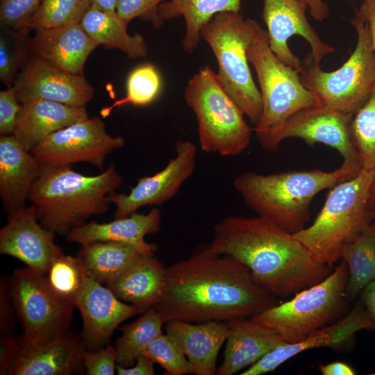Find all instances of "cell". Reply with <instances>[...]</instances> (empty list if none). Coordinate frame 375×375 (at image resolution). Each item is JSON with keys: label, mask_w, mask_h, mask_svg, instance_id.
Masks as SVG:
<instances>
[{"label": "cell", "mask_w": 375, "mask_h": 375, "mask_svg": "<svg viewBox=\"0 0 375 375\" xmlns=\"http://www.w3.org/2000/svg\"><path fill=\"white\" fill-rule=\"evenodd\" d=\"M122 184L114 164L94 176L83 175L70 166H42L28 201L44 228L67 235L92 215L106 212L111 203L110 194Z\"/></svg>", "instance_id": "cell-4"}, {"label": "cell", "mask_w": 375, "mask_h": 375, "mask_svg": "<svg viewBox=\"0 0 375 375\" xmlns=\"http://www.w3.org/2000/svg\"><path fill=\"white\" fill-rule=\"evenodd\" d=\"M21 103L17 99L13 87L0 92V134L13 135Z\"/></svg>", "instance_id": "cell-43"}, {"label": "cell", "mask_w": 375, "mask_h": 375, "mask_svg": "<svg viewBox=\"0 0 375 375\" xmlns=\"http://www.w3.org/2000/svg\"><path fill=\"white\" fill-rule=\"evenodd\" d=\"M85 276L84 267L78 256L63 253L53 262L47 278L52 289L76 307Z\"/></svg>", "instance_id": "cell-37"}, {"label": "cell", "mask_w": 375, "mask_h": 375, "mask_svg": "<svg viewBox=\"0 0 375 375\" xmlns=\"http://www.w3.org/2000/svg\"><path fill=\"white\" fill-rule=\"evenodd\" d=\"M90 6V0H42L26 28L31 31L80 24Z\"/></svg>", "instance_id": "cell-34"}, {"label": "cell", "mask_w": 375, "mask_h": 375, "mask_svg": "<svg viewBox=\"0 0 375 375\" xmlns=\"http://www.w3.org/2000/svg\"><path fill=\"white\" fill-rule=\"evenodd\" d=\"M375 170L361 169L331 188L312 224L293 234L317 262L333 269L342 248L374 219L368 201Z\"/></svg>", "instance_id": "cell-5"}, {"label": "cell", "mask_w": 375, "mask_h": 375, "mask_svg": "<svg viewBox=\"0 0 375 375\" xmlns=\"http://www.w3.org/2000/svg\"><path fill=\"white\" fill-rule=\"evenodd\" d=\"M17 315L12 300L9 277L0 278V340L16 338L14 331Z\"/></svg>", "instance_id": "cell-42"}, {"label": "cell", "mask_w": 375, "mask_h": 375, "mask_svg": "<svg viewBox=\"0 0 375 375\" xmlns=\"http://www.w3.org/2000/svg\"><path fill=\"white\" fill-rule=\"evenodd\" d=\"M99 45L81 24L35 30L30 53L69 73L83 76L85 62Z\"/></svg>", "instance_id": "cell-21"}, {"label": "cell", "mask_w": 375, "mask_h": 375, "mask_svg": "<svg viewBox=\"0 0 375 375\" xmlns=\"http://www.w3.org/2000/svg\"><path fill=\"white\" fill-rule=\"evenodd\" d=\"M353 115L322 105H314L294 113L278 128L258 138L266 151H275L288 138H299L308 145L324 144L335 149L343 162L362 169L354 145L351 123Z\"/></svg>", "instance_id": "cell-12"}, {"label": "cell", "mask_w": 375, "mask_h": 375, "mask_svg": "<svg viewBox=\"0 0 375 375\" xmlns=\"http://www.w3.org/2000/svg\"><path fill=\"white\" fill-rule=\"evenodd\" d=\"M85 349L81 335L70 330L38 345H21L17 340L7 375L83 374Z\"/></svg>", "instance_id": "cell-20"}, {"label": "cell", "mask_w": 375, "mask_h": 375, "mask_svg": "<svg viewBox=\"0 0 375 375\" xmlns=\"http://www.w3.org/2000/svg\"><path fill=\"white\" fill-rule=\"evenodd\" d=\"M367 22L375 57V1L364 0L358 11Z\"/></svg>", "instance_id": "cell-45"}, {"label": "cell", "mask_w": 375, "mask_h": 375, "mask_svg": "<svg viewBox=\"0 0 375 375\" xmlns=\"http://www.w3.org/2000/svg\"><path fill=\"white\" fill-rule=\"evenodd\" d=\"M124 144V138L110 135L103 120L94 116L53 133L31 153L42 166L88 162L103 171L107 156Z\"/></svg>", "instance_id": "cell-13"}, {"label": "cell", "mask_w": 375, "mask_h": 375, "mask_svg": "<svg viewBox=\"0 0 375 375\" xmlns=\"http://www.w3.org/2000/svg\"><path fill=\"white\" fill-rule=\"evenodd\" d=\"M166 333L185 355L190 373L214 375L219 351L226 340L227 322L192 323L181 320L165 322Z\"/></svg>", "instance_id": "cell-22"}, {"label": "cell", "mask_w": 375, "mask_h": 375, "mask_svg": "<svg viewBox=\"0 0 375 375\" xmlns=\"http://www.w3.org/2000/svg\"><path fill=\"white\" fill-rule=\"evenodd\" d=\"M144 254L131 244L109 241L83 244L77 256L86 275L106 285L116 279Z\"/></svg>", "instance_id": "cell-30"}, {"label": "cell", "mask_w": 375, "mask_h": 375, "mask_svg": "<svg viewBox=\"0 0 375 375\" xmlns=\"http://www.w3.org/2000/svg\"><path fill=\"white\" fill-rule=\"evenodd\" d=\"M42 165L13 135L0 138V197L8 216L26 206Z\"/></svg>", "instance_id": "cell-23"}, {"label": "cell", "mask_w": 375, "mask_h": 375, "mask_svg": "<svg viewBox=\"0 0 375 375\" xmlns=\"http://www.w3.org/2000/svg\"><path fill=\"white\" fill-rule=\"evenodd\" d=\"M247 56L255 69L262 99V115L253 129L257 139L301 109L317 105L315 95L302 83L299 72L272 52L267 31L256 20Z\"/></svg>", "instance_id": "cell-10"}, {"label": "cell", "mask_w": 375, "mask_h": 375, "mask_svg": "<svg viewBox=\"0 0 375 375\" xmlns=\"http://www.w3.org/2000/svg\"><path fill=\"white\" fill-rule=\"evenodd\" d=\"M209 246L246 265L256 283L278 298L319 283L333 270L315 260L293 234L260 217L224 218L214 226Z\"/></svg>", "instance_id": "cell-2"}, {"label": "cell", "mask_w": 375, "mask_h": 375, "mask_svg": "<svg viewBox=\"0 0 375 375\" xmlns=\"http://www.w3.org/2000/svg\"><path fill=\"white\" fill-rule=\"evenodd\" d=\"M126 88V94L124 98L101 110L100 114L103 117L108 116L116 107L128 104L146 106L154 101L162 90L161 76L154 65L145 64L129 74Z\"/></svg>", "instance_id": "cell-33"}, {"label": "cell", "mask_w": 375, "mask_h": 375, "mask_svg": "<svg viewBox=\"0 0 375 375\" xmlns=\"http://www.w3.org/2000/svg\"><path fill=\"white\" fill-rule=\"evenodd\" d=\"M319 370L323 375H354L356 374L350 365L340 361L322 365L319 367Z\"/></svg>", "instance_id": "cell-46"}, {"label": "cell", "mask_w": 375, "mask_h": 375, "mask_svg": "<svg viewBox=\"0 0 375 375\" xmlns=\"http://www.w3.org/2000/svg\"><path fill=\"white\" fill-rule=\"evenodd\" d=\"M76 307L83 319L80 335L85 349L90 351L103 348L120 323L139 313L136 307L125 303L108 288L87 275Z\"/></svg>", "instance_id": "cell-19"}, {"label": "cell", "mask_w": 375, "mask_h": 375, "mask_svg": "<svg viewBox=\"0 0 375 375\" xmlns=\"http://www.w3.org/2000/svg\"><path fill=\"white\" fill-rule=\"evenodd\" d=\"M135 365L131 367H124L117 365L116 372L118 375H153L155 362L146 355L140 356Z\"/></svg>", "instance_id": "cell-44"}, {"label": "cell", "mask_w": 375, "mask_h": 375, "mask_svg": "<svg viewBox=\"0 0 375 375\" xmlns=\"http://www.w3.org/2000/svg\"><path fill=\"white\" fill-rule=\"evenodd\" d=\"M348 276L342 260L319 283L250 318L276 331L286 343L298 342L344 315Z\"/></svg>", "instance_id": "cell-9"}, {"label": "cell", "mask_w": 375, "mask_h": 375, "mask_svg": "<svg viewBox=\"0 0 375 375\" xmlns=\"http://www.w3.org/2000/svg\"><path fill=\"white\" fill-rule=\"evenodd\" d=\"M117 351L107 346L97 351L85 349L83 353L85 372L88 375H113L116 372Z\"/></svg>", "instance_id": "cell-41"}, {"label": "cell", "mask_w": 375, "mask_h": 375, "mask_svg": "<svg viewBox=\"0 0 375 375\" xmlns=\"http://www.w3.org/2000/svg\"><path fill=\"white\" fill-rule=\"evenodd\" d=\"M92 6L106 12H116L119 0H90Z\"/></svg>", "instance_id": "cell-49"}, {"label": "cell", "mask_w": 375, "mask_h": 375, "mask_svg": "<svg viewBox=\"0 0 375 375\" xmlns=\"http://www.w3.org/2000/svg\"><path fill=\"white\" fill-rule=\"evenodd\" d=\"M175 149L176 156L162 170L139 178L128 194H110L115 218L128 217L144 206H161L178 193L194 172L197 148L190 140H178Z\"/></svg>", "instance_id": "cell-15"}, {"label": "cell", "mask_w": 375, "mask_h": 375, "mask_svg": "<svg viewBox=\"0 0 375 375\" xmlns=\"http://www.w3.org/2000/svg\"><path fill=\"white\" fill-rule=\"evenodd\" d=\"M351 23L357 43L347 61L333 72L322 70L310 58L303 61L302 83L316 97L317 105L354 115L368 99L375 83V57L369 26L357 12Z\"/></svg>", "instance_id": "cell-8"}, {"label": "cell", "mask_w": 375, "mask_h": 375, "mask_svg": "<svg viewBox=\"0 0 375 375\" xmlns=\"http://www.w3.org/2000/svg\"><path fill=\"white\" fill-rule=\"evenodd\" d=\"M166 285V267L153 254H144L114 281L107 283L120 300L142 313L162 298Z\"/></svg>", "instance_id": "cell-27"}, {"label": "cell", "mask_w": 375, "mask_h": 375, "mask_svg": "<svg viewBox=\"0 0 375 375\" xmlns=\"http://www.w3.org/2000/svg\"><path fill=\"white\" fill-rule=\"evenodd\" d=\"M29 31L16 30L1 24L0 79L7 88L13 86L20 69L29 58Z\"/></svg>", "instance_id": "cell-35"}, {"label": "cell", "mask_w": 375, "mask_h": 375, "mask_svg": "<svg viewBox=\"0 0 375 375\" xmlns=\"http://www.w3.org/2000/svg\"><path fill=\"white\" fill-rule=\"evenodd\" d=\"M278 303L246 265L201 244L166 267L165 291L154 306L165 322L201 323L250 318Z\"/></svg>", "instance_id": "cell-1"}, {"label": "cell", "mask_w": 375, "mask_h": 375, "mask_svg": "<svg viewBox=\"0 0 375 375\" xmlns=\"http://www.w3.org/2000/svg\"><path fill=\"white\" fill-rule=\"evenodd\" d=\"M161 221L160 210L153 208L147 214L136 212L108 223L94 220L86 222L72 229L66 238L67 241L81 245L94 242H123L134 246L144 254H153L157 246L146 242L144 237L159 232Z\"/></svg>", "instance_id": "cell-24"}, {"label": "cell", "mask_w": 375, "mask_h": 375, "mask_svg": "<svg viewBox=\"0 0 375 375\" xmlns=\"http://www.w3.org/2000/svg\"><path fill=\"white\" fill-rule=\"evenodd\" d=\"M159 364L167 375H184L190 373L188 359L173 339L163 333L148 346L144 353Z\"/></svg>", "instance_id": "cell-38"}, {"label": "cell", "mask_w": 375, "mask_h": 375, "mask_svg": "<svg viewBox=\"0 0 375 375\" xmlns=\"http://www.w3.org/2000/svg\"><path fill=\"white\" fill-rule=\"evenodd\" d=\"M87 118L85 106L35 100L21 103L13 135L31 151L53 133Z\"/></svg>", "instance_id": "cell-26"}, {"label": "cell", "mask_w": 375, "mask_h": 375, "mask_svg": "<svg viewBox=\"0 0 375 375\" xmlns=\"http://www.w3.org/2000/svg\"><path fill=\"white\" fill-rule=\"evenodd\" d=\"M12 87L21 103L47 100L85 106L94 94L93 88L83 76L69 73L33 56L20 69Z\"/></svg>", "instance_id": "cell-16"}, {"label": "cell", "mask_w": 375, "mask_h": 375, "mask_svg": "<svg viewBox=\"0 0 375 375\" xmlns=\"http://www.w3.org/2000/svg\"><path fill=\"white\" fill-rule=\"evenodd\" d=\"M10 292L23 333L18 343L42 344L69 331L75 307L51 287L47 275L28 267L15 269L9 277Z\"/></svg>", "instance_id": "cell-11"}, {"label": "cell", "mask_w": 375, "mask_h": 375, "mask_svg": "<svg viewBox=\"0 0 375 375\" xmlns=\"http://www.w3.org/2000/svg\"><path fill=\"white\" fill-rule=\"evenodd\" d=\"M361 300L375 322V280L367 284L361 291Z\"/></svg>", "instance_id": "cell-47"}, {"label": "cell", "mask_w": 375, "mask_h": 375, "mask_svg": "<svg viewBox=\"0 0 375 375\" xmlns=\"http://www.w3.org/2000/svg\"><path fill=\"white\" fill-rule=\"evenodd\" d=\"M163 324L165 320L161 315L155 306H151L132 323L123 325L120 328L122 335L115 344L117 351V364L124 367L133 366L149 344L162 333Z\"/></svg>", "instance_id": "cell-32"}, {"label": "cell", "mask_w": 375, "mask_h": 375, "mask_svg": "<svg viewBox=\"0 0 375 375\" xmlns=\"http://www.w3.org/2000/svg\"><path fill=\"white\" fill-rule=\"evenodd\" d=\"M166 0H119L116 12L128 24L135 17L150 21L155 28L160 27L158 8Z\"/></svg>", "instance_id": "cell-40"}, {"label": "cell", "mask_w": 375, "mask_h": 375, "mask_svg": "<svg viewBox=\"0 0 375 375\" xmlns=\"http://www.w3.org/2000/svg\"><path fill=\"white\" fill-rule=\"evenodd\" d=\"M184 99L195 115L201 151L235 156L248 147L251 128L209 65L189 81Z\"/></svg>", "instance_id": "cell-6"}, {"label": "cell", "mask_w": 375, "mask_h": 375, "mask_svg": "<svg viewBox=\"0 0 375 375\" xmlns=\"http://www.w3.org/2000/svg\"><path fill=\"white\" fill-rule=\"evenodd\" d=\"M80 24L99 46L119 49L131 59L147 56L148 47L142 35H130L128 23L116 12L103 11L91 6Z\"/></svg>", "instance_id": "cell-29"}, {"label": "cell", "mask_w": 375, "mask_h": 375, "mask_svg": "<svg viewBox=\"0 0 375 375\" xmlns=\"http://www.w3.org/2000/svg\"><path fill=\"white\" fill-rule=\"evenodd\" d=\"M365 329H375V322L360 299L338 321L309 333L298 342L276 347L240 374L261 375L273 372L293 356L312 349L342 347L353 341L357 332Z\"/></svg>", "instance_id": "cell-18"}, {"label": "cell", "mask_w": 375, "mask_h": 375, "mask_svg": "<svg viewBox=\"0 0 375 375\" xmlns=\"http://www.w3.org/2000/svg\"><path fill=\"white\" fill-rule=\"evenodd\" d=\"M242 0H166L158 8L160 20L183 17L185 32L182 46L194 51L200 42L201 29L213 16L223 12H239Z\"/></svg>", "instance_id": "cell-28"}, {"label": "cell", "mask_w": 375, "mask_h": 375, "mask_svg": "<svg viewBox=\"0 0 375 375\" xmlns=\"http://www.w3.org/2000/svg\"><path fill=\"white\" fill-rule=\"evenodd\" d=\"M7 220L0 231V253L47 275L53 262L64 253L54 241L55 234L40 223L31 204L7 216Z\"/></svg>", "instance_id": "cell-17"}, {"label": "cell", "mask_w": 375, "mask_h": 375, "mask_svg": "<svg viewBox=\"0 0 375 375\" xmlns=\"http://www.w3.org/2000/svg\"><path fill=\"white\" fill-rule=\"evenodd\" d=\"M304 0H263L262 17L267 26L269 44L272 52L284 64L299 73L301 61L290 49L288 40L302 37L310 47V57L320 65L323 58L335 51V48L324 42L309 23Z\"/></svg>", "instance_id": "cell-14"}, {"label": "cell", "mask_w": 375, "mask_h": 375, "mask_svg": "<svg viewBox=\"0 0 375 375\" xmlns=\"http://www.w3.org/2000/svg\"><path fill=\"white\" fill-rule=\"evenodd\" d=\"M360 170L342 162L331 172L315 169L262 174L247 171L235 177L233 187L258 217L294 234L306 227L312 201L320 191L356 176Z\"/></svg>", "instance_id": "cell-3"}, {"label": "cell", "mask_w": 375, "mask_h": 375, "mask_svg": "<svg viewBox=\"0 0 375 375\" xmlns=\"http://www.w3.org/2000/svg\"><path fill=\"white\" fill-rule=\"evenodd\" d=\"M368 210L373 219H375V178L372 186L368 201Z\"/></svg>", "instance_id": "cell-50"}, {"label": "cell", "mask_w": 375, "mask_h": 375, "mask_svg": "<svg viewBox=\"0 0 375 375\" xmlns=\"http://www.w3.org/2000/svg\"><path fill=\"white\" fill-rule=\"evenodd\" d=\"M340 259L348 267L345 293L347 301L352 302L367 284L375 280V219L342 248Z\"/></svg>", "instance_id": "cell-31"}, {"label": "cell", "mask_w": 375, "mask_h": 375, "mask_svg": "<svg viewBox=\"0 0 375 375\" xmlns=\"http://www.w3.org/2000/svg\"><path fill=\"white\" fill-rule=\"evenodd\" d=\"M351 132L362 169L375 170V83L367 101L353 115Z\"/></svg>", "instance_id": "cell-36"}, {"label": "cell", "mask_w": 375, "mask_h": 375, "mask_svg": "<svg viewBox=\"0 0 375 375\" xmlns=\"http://www.w3.org/2000/svg\"><path fill=\"white\" fill-rule=\"evenodd\" d=\"M224 360L217 375H233L248 368L276 347L285 343L272 328L251 318L227 321Z\"/></svg>", "instance_id": "cell-25"}, {"label": "cell", "mask_w": 375, "mask_h": 375, "mask_svg": "<svg viewBox=\"0 0 375 375\" xmlns=\"http://www.w3.org/2000/svg\"><path fill=\"white\" fill-rule=\"evenodd\" d=\"M304 1L308 4L311 16L315 20L323 21L328 17L329 9L327 4L323 0Z\"/></svg>", "instance_id": "cell-48"}, {"label": "cell", "mask_w": 375, "mask_h": 375, "mask_svg": "<svg viewBox=\"0 0 375 375\" xmlns=\"http://www.w3.org/2000/svg\"><path fill=\"white\" fill-rule=\"evenodd\" d=\"M254 21L240 12H219L203 26L201 36L217 59V76L225 90L256 126L262 115V99L247 56Z\"/></svg>", "instance_id": "cell-7"}, {"label": "cell", "mask_w": 375, "mask_h": 375, "mask_svg": "<svg viewBox=\"0 0 375 375\" xmlns=\"http://www.w3.org/2000/svg\"><path fill=\"white\" fill-rule=\"evenodd\" d=\"M42 0H1V24L19 30L26 24L39 7Z\"/></svg>", "instance_id": "cell-39"}]
</instances>
